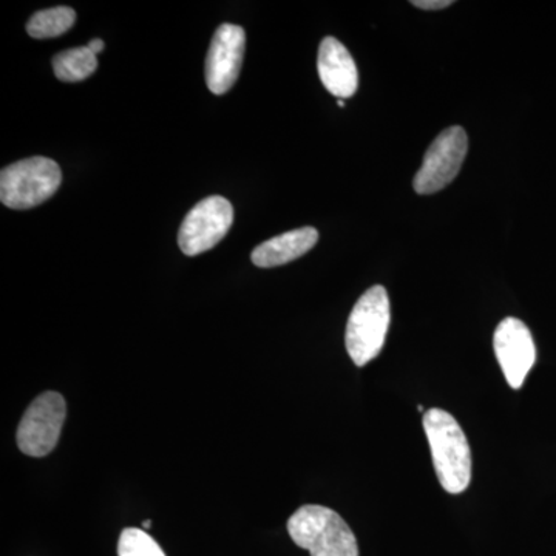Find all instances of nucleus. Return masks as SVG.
<instances>
[{
	"instance_id": "obj_12",
	"label": "nucleus",
	"mask_w": 556,
	"mask_h": 556,
	"mask_svg": "<svg viewBox=\"0 0 556 556\" xmlns=\"http://www.w3.org/2000/svg\"><path fill=\"white\" fill-rule=\"evenodd\" d=\"M97 54L89 47L62 51L53 58L54 75L62 83H80L97 72Z\"/></svg>"
},
{
	"instance_id": "obj_15",
	"label": "nucleus",
	"mask_w": 556,
	"mask_h": 556,
	"mask_svg": "<svg viewBox=\"0 0 556 556\" xmlns=\"http://www.w3.org/2000/svg\"><path fill=\"white\" fill-rule=\"evenodd\" d=\"M412 5L420 10L437 11L448 9L453 2L452 0H413Z\"/></svg>"
},
{
	"instance_id": "obj_3",
	"label": "nucleus",
	"mask_w": 556,
	"mask_h": 556,
	"mask_svg": "<svg viewBox=\"0 0 556 556\" xmlns=\"http://www.w3.org/2000/svg\"><path fill=\"white\" fill-rule=\"evenodd\" d=\"M390 321V299L387 289L379 285L369 288L357 300L346 325V351L357 367H364L379 356L386 345Z\"/></svg>"
},
{
	"instance_id": "obj_9",
	"label": "nucleus",
	"mask_w": 556,
	"mask_h": 556,
	"mask_svg": "<svg viewBox=\"0 0 556 556\" xmlns=\"http://www.w3.org/2000/svg\"><path fill=\"white\" fill-rule=\"evenodd\" d=\"M247 35L239 25H219L206 58V84L214 94H225L239 79Z\"/></svg>"
},
{
	"instance_id": "obj_5",
	"label": "nucleus",
	"mask_w": 556,
	"mask_h": 556,
	"mask_svg": "<svg viewBox=\"0 0 556 556\" xmlns=\"http://www.w3.org/2000/svg\"><path fill=\"white\" fill-rule=\"evenodd\" d=\"M67 416L65 399L47 391L31 402L17 428V447L24 455H50L60 441L62 426Z\"/></svg>"
},
{
	"instance_id": "obj_11",
	"label": "nucleus",
	"mask_w": 556,
	"mask_h": 556,
	"mask_svg": "<svg viewBox=\"0 0 556 556\" xmlns=\"http://www.w3.org/2000/svg\"><path fill=\"white\" fill-rule=\"evenodd\" d=\"M317 241L318 232L314 228L289 230L255 248L251 260L258 268H276L303 257L306 252L316 247Z\"/></svg>"
},
{
	"instance_id": "obj_16",
	"label": "nucleus",
	"mask_w": 556,
	"mask_h": 556,
	"mask_svg": "<svg viewBox=\"0 0 556 556\" xmlns=\"http://www.w3.org/2000/svg\"><path fill=\"white\" fill-rule=\"evenodd\" d=\"M89 49L93 51L94 54H100L102 50H104L105 43L102 42L101 39H93L89 42Z\"/></svg>"
},
{
	"instance_id": "obj_1",
	"label": "nucleus",
	"mask_w": 556,
	"mask_h": 556,
	"mask_svg": "<svg viewBox=\"0 0 556 556\" xmlns=\"http://www.w3.org/2000/svg\"><path fill=\"white\" fill-rule=\"evenodd\" d=\"M434 470L445 492L459 495L471 481L470 445L455 417L441 408L428 409L424 416Z\"/></svg>"
},
{
	"instance_id": "obj_14",
	"label": "nucleus",
	"mask_w": 556,
	"mask_h": 556,
	"mask_svg": "<svg viewBox=\"0 0 556 556\" xmlns=\"http://www.w3.org/2000/svg\"><path fill=\"white\" fill-rule=\"evenodd\" d=\"M119 556H166L160 544L153 540L144 530L129 529L123 530L118 543Z\"/></svg>"
},
{
	"instance_id": "obj_18",
	"label": "nucleus",
	"mask_w": 556,
	"mask_h": 556,
	"mask_svg": "<svg viewBox=\"0 0 556 556\" xmlns=\"http://www.w3.org/2000/svg\"><path fill=\"white\" fill-rule=\"evenodd\" d=\"M338 104L339 108H345V102H343V100H339Z\"/></svg>"
},
{
	"instance_id": "obj_17",
	"label": "nucleus",
	"mask_w": 556,
	"mask_h": 556,
	"mask_svg": "<svg viewBox=\"0 0 556 556\" xmlns=\"http://www.w3.org/2000/svg\"><path fill=\"white\" fill-rule=\"evenodd\" d=\"M150 525H152V522L149 521H144V525H142V527H144V529H149Z\"/></svg>"
},
{
	"instance_id": "obj_8",
	"label": "nucleus",
	"mask_w": 556,
	"mask_h": 556,
	"mask_svg": "<svg viewBox=\"0 0 556 556\" xmlns=\"http://www.w3.org/2000/svg\"><path fill=\"white\" fill-rule=\"evenodd\" d=\"M493 348L508 386L519 390L536 361L532 332L519 318H504L493 336Z\"/></svg>"
},
{
	"instance_id": "obj_2",
	"label": "nucleus",
	"mask_w": 556,
	"mask_h": 556,
	"mask_svg": "<svg viewBox=\"0 0 556 556\" xmlns=\"http://www.w3.org/2000/svg\"><path fill=\"white\" fill-rule=\"evenodd\" d=\"M288 532L311 556H358L356 536L331 508L314 504L300 507L289 518Z\"/></svg>"
},
{
	"instance_id": "obj_13",
	"label": "nucleus",
	"mask_w": 556,
	"mask_h": 556,
	"mask_svg": "<svg viewBox=\"0 0 556 556\" xmlns=\"http://www.w3.org/2000/svg\"><path fill=\"white\" fill-rule=\"evenodd\" d=\"M76 21L75 10L70 7L38 11L27 24V33L35 39H50L64 35Z\"/></svg>"
},
{
	"instance_id": "obj_7",
	"label": "nucleus",
	"mask_w": 556,
	"mask_h": 556,
	"mask_svg": "<svg viewBox=\"0 0 556 556\" xmlns=\"http://www.w3.org/2000/svg\"><path fill=\"white\" fill-rule=\"evenodd\" d=\"M468 138L463 127H450L442 131L427 150L422 167L415 177V190L419 195H430L447 188L459 174L466 160Z\"/></svg>"
},
{
	"instance_id": "obj_10",
	"label": "nucleus",
	"mask_w": 556,
	"mask_h": 556,
	"mask_svg": "<svg viewBox=\"0 0 556 556\" xmlns=\"http://www.w3.org/2000/svg\"><path fill=\"white\" fill-rule=\"evenodd\" d=\"M318 76L329 93L345 100L353 97L358 87L356 62L350 51L336 38H325L318 49Z\"/></svg>"
},
{
	"instance_id": "obj_4",
	"label": "nucleus",
	"mask_w": 556,
	"mask_h": 556,
	"mask_svg": "<svg viewBox=\"0 0 556 556\" xmlns=\"http://www.w3.org/2000/svg\"><path fill=\"white\" fill-rule=\"evenodd\" d=\"M62 182L56 161L33 156L0 172V200L7 207L25 211L39 206L56 193Z\"/></svg>"
},
{
	"instance_id": "obj_6",
	"label": "nucleus",
	"mask_w": 556,
	"mask_h": 556,
	"mask_svg": "<svg viewBox=\"0 0 556 556\" xmlns=\"http://www.w3.org/2000/svg\"><path fill=\"white\" fill-rule=\"evenodd\" d=\"M232 223V204L219 195L208 197L186 215L178 232V247L188 257L204 254L228 236Z\"/></svg>"
}]
</instances>
